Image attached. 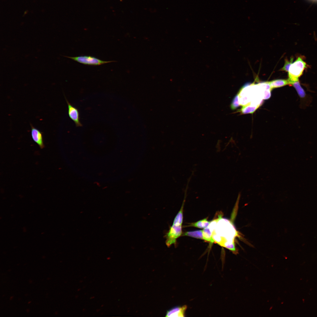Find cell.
Wrapping results in <instances>:
<instances>
[{
    "mask_svg": "<svg viewBox=\"0 0 317 317\" xmlns=\"http://www.w3.org/2000/svg\"><path fill=\"white\" fill-rule=\"evenodd\" d=\"M31 136L33 141L36 143L41 149L44 147L42 133L38 129L35 128L31 124Z\"/></svg>",
    "mask_w": 317,
    "mask_h": 317,
    "instance_id": "cell-6",
    "label": "cell"
},
{
    "mask_svg": "<svg viewBox=\"0 0 317 317\" xmlns=\"http://www.w3.org/2000/svg\"><path fill=\"white\" fill-rule=\"evenodd\" d=\"M240 106L239 100V95L237 94L233 99L230 105L231 109L233 110L236 109Z\"/></svg>",
    "mask_w": 317,
    "mask_h": 317,
    "instance_id": "cell-16",
    "label": "cell"
},
{
    "mask_svg": "<svg viewBox=\"0 0 317 317\" xmlns=\"http://www.w3.org/2000/svg\"><path fill=\"white\" fill-rule=\"evenodd\" d=\"M68 108V114L70 118L74 122L77 127L82 126L80 120V114L78 109L72 105L65 97Z\"/></svg>",
    "mask_w": 317,
    "mask_h": 317,
    "instance_id": "cell-5",
    "label": "cell"
},
{
    "mask_svg": "<svg viewBox=\"0 0 317 317\" xmlns=\"http://www.w3.org/2000/svg\"><path fill=\"white\" fill-rule=\"evenodd\" d=\"M182 225L172 224L165 235V243L168 247L176 244L177 239L182 235Z\"/></svg>",
    "mask_w": 317,
    "mask_h": 317,
    "instance_id": "cell-3",
    "label": "cell"
},
{
    "mask_svg": "<svg viewBox=\"0 0 317 317\" xmlns=\"http://www.w3.org/2000/svg\"><path fill=\"white\" fill-rule=\"evenodd\" d=\"M183 236H188L196 238L203 240L202 230L188 231L184 233Z\"/></svg>",
    "mask_w": 317,
    "mask_h": 317,
    "instance_id": "cell-14",
    "label": "cell"
},
{
    "mask_svg": "<svg viewBox=\"0 0 317 317\" xmlns=\"http://www.w3.org/2000/svg\"><path fill=\"white\" fill-rule=\"evenodd\" d=\"M271 90L270 89L264 90L263 95V99L267 100L269 99L271 95Z\"/></svg>",
    "mask_w": 317,
    "mask_h": 317,
    "instance_id": "cell-17",
    "label": "cell"
},
{
    "mask_svg": "<svg viewBox=\"0 0 317 317\" xmlns=\"http://www.w3.org/2000/svg\"><path fill=\"white\" fill-rule=\"evenodd\" d=\"M291 86H292L295 88L301 98H305L306 95L305 92L301 86L299 81L293 83Z\"/></svg>",
    "mask_w": 317,
    "mask_h": 317,
    "instance_id": "cell-12",
    "label": "cell"
},
{
    "mask_svg": "<svg viewBox=\"0 0 317 317\" xmlns=\"http://www.w3.org/2000/svg\"><path fill=\"white\" fill-rule=\"evenodd\" d=\"M187 306L184 305L182 306L174 307L168 311L166 314V317H185V312Z\"/></svg>",
    "mask_w": 317,
    "mask_h": 317,
    "instance_id": "cell-7",
    "label": "cell"
},
{
    "mask_svg": "<svg viewBox=\"0 0 317 317\" xmlns=\"http://www.w3.org/2000/svg\"><path fill=\"white\" fill-rule=\"evenodd\" d=\"M79 63L86 65H98L114 61H105L90 55L80 56L76 57L65 56Z\"/></svg>",
    "mask_w": 317,
    "mask_h": 317,
    "instance_id": "cell-4",
    "label": "cell"
},
{
    "mask_svg": "<svg viewBox=\"0 0 317 317\" xmlns=\"http://www.w3.org/2000/svg\"><path fill=\"white\" fill-rule=\"evenodd\" d=\"M293 57H291L289 60L287 58H285L284 65L280 70L281 71L288 72L290 65L293 63Z\"/></svg>",
    "mask_w": 317,
    "mask_h": 317,
    "instance_id": "cell-15",
    "label": "cell"
},
{
    "mask_svg": "<svg viewBox=\"0 0 317 317\" xmlns=\"http://www.w3.org/2000/svg\"><path fill=\"white\" fill-rule=\"evenodd\" d=\"M203 240L205 241L209 242L211 243L214 242V241L213 238V232L210 228L208 226L203 230Z\"/></svg>",
    "mask_w": 317,
    "mask_h": 317,
    "instance_id": "cell-10",
    "label": "cell"
},
{
    "mask_svg": "<svg viewBox=\"0 0 317 317\" xmlns=\"http://www.w3.org/2000/svg\"><path fill=\"white\" fill-rule=\"evenodd\" d=\"M221 221V224L219 222L221 226L219 223L220 225L219 226L217 223L213 232V238L214 241L221 246L235 253L237 249L235 246L234 240L235 237L238 236V233L230 221L224 219Z\"/></svg>",
    "mask_w": 317,
    "mask_h": 317,
    "instance_id": "cell-1",
    "label": "cell"
},
{
    "mask_svg": "<svg viewBox=\"0 0 317 317\" xmlns=\"http://www.w3.org/2000/svg\"><path fill=\"white\" fill-rule=\"evenodd\" d=\"M120 1H122V0H120Z\"/></svg>",
    "mask_w": 317,
    "mask_h": 317,
    "instance_id": "cell-18",
    "label": "cell"
},
{
    "mask_svg": "<svg viewBox=\"0 0 317 317\" xmlns=\"http://www.w3.org/2000/svg\"><path fill=\"white\" fill-rule=\"evenodd\" d=\"M210 222L208 221L207 220V218H206L195 222L192 223L189 226L204 229L209 225Z\"/></svg>",
    "mask_w": 317,
    "mask_h": 317,
    "instance_id": "cell-13",
    "label": "cell"
},
{
    "mask_svg": "<svg viewBox=\"0 0 317 317\" xmlns=\"http://www.w3.org/2000/svg\"><path fill=\"white\" fill-rule=\"evenodd\" d=\"M184 197V200L181 207L174 219L173 223V224L178 225H182L183 219V208L185 200V196Z\"/></svg>",
    "mask_w": 317,
    "mask_h": 317,
    "instance_id": "cell-11",
    "label": "cell"
},
{
    "mask_svg": "<svg viewBox=\"0 0 317 317\" xmlns=\"http://www.w3.org/2000/svg\"><path fill=\"white\" fill-rule=\"evenodd\" d=\"M268 82L272 90L274 88L282 87L288 85H289V83L288 79H279Z\"/></svg>",
    "mask_w": 317,
    "mask_h": 317,
    "instance_id": "cell-9",
    "label": "cell"
},
{
    "mask_svg": "<svg viewBox=\"0 0 317 317\" xmlns=\"http://www.w3.org/2000/svg\"><path fill=\"white\" fill-rule=\"evenodd\" d=\"M303 56L298 57L296 60L291 65L288 71V80L289 85L299 80L305 70L308 66L304 61Z\"/></svg>",
    "mask_w": 317,
    "mask_h": 317,
    "instance_id": "cell-2",
    "label": "cell"
},
{
    "mask_svg": "<svg viewBox=\"0 0 317 317\" xmlns=\"http://www.w3.org/2000/svg\"><path fill=\"white\" fill-rule=\"evenodd\" d=\"M260 105L252 101L243 106L239 111L242 114L253 113Z\"/></svg>",
    "mask_w": 317,
    "mask_h": 317,
    "instance_id": "cell-8",
    "label": "cell"
}]
</instances>
